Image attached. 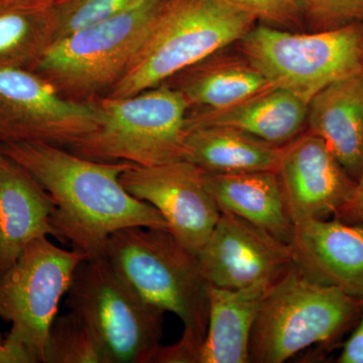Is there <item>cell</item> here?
<instances>
[{
  "label": "cell",
  "mask_w": 363,
  "mask_h": 363,
  "mask_svg": "<svg viewBox=\"0 0 363 363\" xmlns=\"http://www.w3.org/2000/svg\"><path fill=\"white\" fill-rule=\"evenodd\" d=\"M0 152L30 172L49 193L57 240L87 259H105L107 241L121 229L169 231L156 208L133 197L121 184L130 162L93 161L40 143H0Z\"/></svg>",
  "instance_id": "cell-1"
},
{
  "label": "cell",
  "mask_w": 363,
  "mask_h": 363,
  "mask_svg": "<svg viewBox=\"0 0 363 363\" xmlns=\"http://www.w3.org/2000/svg\"><path fill=\"white\" fill-rule=\"evenodd\" d=\"M106 259L145 301L183 323L180 340L162 345L152 363H195L207 333L211 286L197 255L169 231L133 226L111 234Z\"/></svg>",
  "instance_id": "cell-2"
},
{
  "label": "cell",
  "mask_w": 363,
  "mask_h": 363,
  "mask_svg": "<svg viewBox=\"0 0 363 363\" xmlns=\"http://www.w3.org/2000/svg\"><path fill=\"white\" fill-rule=\"evenodd\" d=\"M255 21L225 0H164L128 69L105 96H133L167 82L240 42Z\"/></svg>",
  "instance_id": "cell-3"
},
{
  "label": "cell",
  "mask_w": 363,
  "mask_h": 363,
  "mask_svg": "<svg viewBox=\"0 0 363 363\" xmlns=\"http://www.w3.org/2000/svg\"><path fill=\"white\" fill-rule=\"evenodd\" d=\"M362 298L315 283L295 262L260 306L248 345V363H283L306 348L333 342L357 323Z\"/></svg>",
  "instance_id": "cell-4"
},
{
  "label": "cell",
  "mask_w": 363,
  "mask_h": 363,
  "mask_svg": "<svg viewBox=\"0 0 363 363\" xmlns=\"http://www.w3.org/2000/svg\"><path fill=\"white\" fill-rule=\"evenodd\" d=\"M99 126L65 149L104 162L152 167L185 157L190 106L174 86L161 84L133 96L100 97Z\"/></svg>",
  "instance_id": "cell-5"
},
{
  "label": "cell",
  "mask_w": 363,
  "mask_h": 363,
  "mask_svg": "<svg viewBox=\"0 0 363 363\" xmlns=\"http://www.w3.org/2000/svg\"><path fill=\"white\" fill-rule=\"evenodd\" d=\"M162 2L142 0L109 20L55 40L30 70L69 99L105 96L128 69Z\"/></svg>",
  "instance_id": "cell-6"
},
{
  "label": "cell",
  "mask_w": 363,
  "mask_h": 363,
  "mask_svg": "<svg viewBox=\"0 0 363 363\" xmlns=\"http://www.w3.org/2000/svg\"><path fill=\"white\" fill-rule=\"evenodd\" d=\"M65 303L94 333L107 363L154 362L164 312L145 301L106 257L80 262Z\"/></svg>",
  "instance_id": "cell-7"
},
{
  "label": "cell",
  "mask_w": 363,
  "mask_h": 363,
  "mask_svg": "<svg viewBox=\"0 0 363 363\" xmlns=\"http://www.w3.org/2000/svg\"><path fill=\"white\" fill-rule=\"evenodd\" d=\"M240 43L243 57L272 86L307 104L327 86L362 71L363 23L314 33L253 26Z\"/></svg>",
  "instance_id": "cell-8"
},
{
  "label": "cell",
  "mask_w": 363,
  "mask_h": 363,
  "mask_svg": "<svg viewBox=\"0 0 363 363\" xmlns=\"http://www.w3.org/2000/svg\"><path fill=\"white\" fill-rule=\"evenodd\" d=\"M84 259L83 253L40 238L0 274V319L11 323L6 342L23 347L33 363H44L50 327Z\"/></svg>",
  "instance_id": "cell-9"
},
{
  "label": "cell",
  "mask_w": 363,
  "mask_h": 363,
  "mask_svg": "<svg viewBox=\"0 0 363 363\" xmlns=\"http://www.w3.org/2000/svg\"><path fill=\"white\" fill-rule=\"evenodd\" d=\"M100 121L96 100L69 99L28 67L0 65V143L68 147Z\"/></svg>",
  "instance_id": "cell-10"
},
{
  "label": "cell",
  "mask_w": 363,
  "mask_h": 363,
  "mask_svg": "<svg viewBox=\"0 0 363 363\" xmlns=\"http://www.w3.org/2000/svg\"><path fill=\"white\" fill-rule=\"evenodd\" d=\"M121 182L133 197L156 208L169 233L197 255L221 214L205 186L203 169L185 160L152 167L131 164Z\"/></svg>",
  "instance_id": "cell-11"
},
{
  "label": "cell",
  "mask_w": 363,
  "mask_h": 363,
  "mask_svg": "<svg viewBox=\"0 0 363 363\" xmlns=\"http://www.w3.org/2000/svg\"><path fill=\"white\" fill-rule=\"evenodd\" d=\"M197 259L210 285L231 290L277 281L294 262L288 243L226 211Z\"/></svg>",
  "instance_id": "cell-12"
},
{
  "label": "cell",
  "mask_w": 363,
  "mask_h": 363,
  "mask_svg": "<svg viewBox=\"0 0 363 363\" xmlns=\"http://www.w3.org/2000/svg\"><path fill=\"white\" fill-rule=\"evenodd\" d=\"M278 175L294 225L336 216L357 186L323 140L309 131L284 145Z\"/></svg>",
  "instance_id": "cell-13"
},
{
  "label": "cell",
  "mask_w": 363,
  "mask_h": 363,
  "mask_svg": "<svg viewBox=\"0 0 363 363\" xmlns=\"http://www.w3.org/2000/svg\"><path fill=\"white\" fill-rule=\"evenodd\" d=\"M289 247L307 278L363 298V226L337 218L302 222Z\"/></svg>",
  "instance_id": "cell-14"
},
{
  "label": "cell",
  "mask_w": 363,
  "mask_h": 363,
  "mask_svg": "<svg viewBox=\"0 0 363 363\" xmlns=\"http://www.w3.org/2000/svg\"><path fill=\"white\" fill-rule=\"evenodd\" d=\"M54 202L39 181L0 152V274L38 238H56Z\"/></svg>",
  "instance_id": "cell-15"
},
{
  "label": "cell",
  "mask_w": 363,
  "mask_h": 363,
  "mask_svg": "<svg viewBox=\"0 0 363 363\" xmlns=\"http://www.w3.org/2000/svg\"><path fill=\"white\" fill-rule=\"evenodd\" d=\"M307 126L357 181L363 171L362 72L332 83L313 97L308 104Z\"/></svg>",
  "instance_id": "cell-16"
},
{
  "label": "cell",
  "mask_w": 363,
  "mask_h": 363,
  "mask_svg": "<svg viewBox=\"0 0 363 363\" xmlns=\"http://www.w3.org/2000/svg\"><path fill=\"white\" fill-rule=\"evenodd\" d=\"M308 104L292 93L272 87L220 111H200L188 116V130L198 126H227L284 147L307 125Z\"/></svg>",
  "instance_id": "cell-17"
},
{
  "label": "cell",
  "mask_w": 363,
  "mask_h": 363,
  "mask_svg": "<svg viewBox=\"0 0 363 363\" xmlns=\"http://www.w3.org/2000/svg\"><path fill=\"white\" fill-rule=\"evenodd\" d=\"M203 180L220 211L238 215L289 245L295 225L278 172L221 174L203 171Z\"/></svg>",
  "instance_id": "cell-18"
},
{
  "label": "cell",
  "mask_w": 363,
  "mask_h": 363,
  "mask_svg": "<svg viewBox=\"0 0 363 363\" xmlns=\"http://www.w3.org/2000/svg\"><path fill=\"white\" fill-rule=\"evenodd\" d=\"M274 281L235 290L210 286L207 333L195 363H248L253 324Z\"/></svg>",
  "instance_id": "cell-19"
},
{
  "label": "cell",
  "mask_w": 363,
  "mask_h": 363,
  "mask_svg": "<svg viewBox=\"0 0 363 363\" xmlns=\"http://www.w3.org/2000/svg\"><path fill=\"white\" fill-rule=\"evenodd\" d=\"M284 147L227 126L190 128L184 160L209 173L278 172Z\"/></svg>",
  "instance_id": "cell-20"
},
{
  "label": "cell",
  "mask_w": 363,
  "mask_h": 363,
  "mask_svg": "<svg viewBox=\"0 0 363 363\" xmlns=\"http://www.w3.org/2000/svg\"><path fill=\"white\" fill-rule=\"evenodd\" d=\"M213 56L178 74L180 81L174 87L191 109L220 111L274 87L247 59Z\"/></svg>",
  "instance_id": "cell-21"
},
{
  "label": "cell",
  "mask_w": 363,
  "mask_h": 363,
  "mask_svg": "<svg viewBox=\"0 0 363 363\" xmlns=\"http://www.w3.org/2000/svg\"><path fill=\"white\" fill-rule=\"evenodd\" d=\"M50 0H0V65L28 67L54 40Z\"/></svg>",
  "instance_id": "cell-22"
},
{
  "label": "cell",
  "mask_w": 363,
  "mask_h": 363,
  "mask_svg": "<svg viewBox=\"0 0 363 363\" xmlns=\"http://www.w3.org/2000/svg\"><path fill=\"white\" fill-rule=\"evenodd\" d=\"M44 363H107V360L88 325L70 311L52 322L45 341Z\"/></svg>",
  "instance_id": "cell-23"
},
{
  "label": "cell",
  "mask_w": 363,
  "mask_h": 363,
  "mask_svg": "<svg viewBox=\"0 0 363 363\" xmlns=\"http://www.w3.org/2000/svg\"><path fill=\"white\" fill-rule=\"evenodd\" d=\"M140 1L142 0H55L52 6L54 40L109 20Z\"/></svg>",
  "instance_id": "cell-24"
},
{
  "label": "cell",
  "mask_w": 363,
  "mask_h": 363,
  "mask_svg": "<svg viewBox=\"0 0 363 363\" xmlns=\"http://www.w3.org/2000/svg\"><path fill=\"white\" fill-rule=\"evenodd\" d=\"M304 14L318 30L363 23V0H303Z\"/></svg>",
  "instance_id": "cell-25"
},
{
  "label": "cell",
  "mask_w": 363,
  "mask_h": 363,
  "mask_svg": "<svg viewBox=\"0 0 363 363\" xmlns=\"http://www.w3.org/2000/svg\"><path fill=\"white\" fill-rule=\"evenodd\" d=\"M233 6L262 20L276 25L295 23L304 14L303 0H225Z\"/></svg>",
  "instance_id": "cell-26"
},
{
  "label": "cell",
  "mask_w": 363,
  "mask_h": 363,
  "mask_svg": "<svg viewBox=\"0 0 363 363\" xmlns=\"http://www.w3.org/2000/svg\"><path fill=\"white\" fill-rule=\"evenodd\" d=\"M339 363H363V298L362 310L357 323V328L344 344L342 352L339 355Z\"/></svg>",
  "instance_id": "cell-27"
},
{
  "label": "cell",
  "mask_w": 363,
  "mask_h": 363,
  "mask_svg": "<svg viewBox=\"0 0 363 363\" xmlns=\"http://www.w3.org/2000/svg\"><path fill=\"white\" fill-rule=\"evenodd\" d=\"M335 217L339 220L363 226V171L357 181L352 197Z\"/></svg>",
  "instance_id": "cell-28"
},
{
  "label": "cell",
  "mask_w": 363,
  "mask_h": 363,
  "mask_svg": "<svg viewBox=\"0 0 363 363\" xmlns=\"http://www.w3.org/2000/svg\"><path fill=\"white\" fill-rule=\"evenodd\" d=\"M0 363H33L28 353L21 346L4 342L0 350Z\"/></svg>",
  "instance_id": "cell-29"
},
{
  "label": "cell",
  "mask_w": 363,
  "mask_h": 363,
  "mask_svg": "<svg viewBox=\"0 0 363 363\" xmlns=\"http://www.w3.org/2000/svg\"><path fill=\"white\" fill-rule=\"evenodd\" d=\"M4 343H1V341H0V350H1L2 347H4Z\"/></svg>",
  "instance_id": "cell-30"
},
{
  "label": "cell",
  "mask_w": 363,
  "mask_h": 363,
  "mask_svg": "<svg viewBox=\"0 0 363 363\" xmlns=\"http://www.w3.org/2000/svg\"><path fill=\"white\" fill-rule=\"evenodd\" d=\"M50 1L54 2V1H55V0H50Z\"/></svg>",
  "instance_id": "cell-31"
},
{
  "label": "cell",
  "mask_w": 363,
  "mask_h": 363,
  "mask_svg": "<svg viewBox=\"0 0 363 363\" xmlns=\"http://www.w3.org/2000/svg\"><path fill=\"white\" fill-rule=\"evenodd\" d=\"M362 75H363V67H362Z\"/></svg>",
  "instance_id": "cell-32"
}]
</instances>
